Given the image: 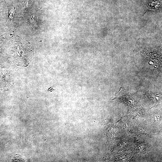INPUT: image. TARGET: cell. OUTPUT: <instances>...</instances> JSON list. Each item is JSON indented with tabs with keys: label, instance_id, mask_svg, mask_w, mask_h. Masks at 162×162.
Instances as JSON below:
<instances>
[{
	"label": "cell",
	"instance_id": "1",
	"mask_svg": "<svg viewBox=\"0 0 162 162\" xmlns=\"http://www.w3.org/2000/svg\"><path fill=\"white\" fill-rule=\"evenodd\" d=\"M161 0H149L146 5L143 15L148 10L154 11L159 10L161 8Z\"/></svg>",
	"mask_w": 162,
	"mask_h": 162
},
{
	"label": "cell",
	"instance_id": "2",
	"mask_svg": "<svg viewBox=\"0 0 162 162\" xmlns=\"http://www.w3.org/2000/svg\"><path fill=\"white\" fill-rule=\"evenodd\" d=\"M28 20L31 24L34 26H35L37 25L38 18L34 14H32L29 16Z\"/></svg>",
	"mask_w": 162,
	"mask_h": 162
},
{
	"label": "cell",
	"instance_id": "3",
	"mask_svg": "<svg viewBox=\"0 0 162 162\" xmlns=\"http://www.w3.org/2000/svg\"><path fill=\"white\" fill-rule=\"evenodd\" d=\"M15 10L16 7L15 5L13 6L11 8L9 12V19H11L13 18Z\"/></svg>",
	"mask_w": 162,
	"mask_h": 162
},
{
	"label": "cell",
	"instance_id": "4",
	"mask_svg": "<svg viewBox=\"0 0 162 162\" xmlns=\"http://www.w3.org/2000/svg\"><path fill=\"white\" fill-rule=\"evenodd\" d=\"M24 6L25 8H28L29 6L28 2L27 1H25L24 2Z\"/></svg>",
	"mask_w": 162,
	"mask_h": 162
}]
</instances>
